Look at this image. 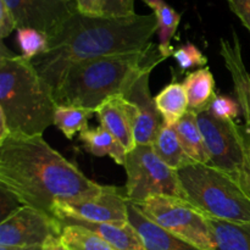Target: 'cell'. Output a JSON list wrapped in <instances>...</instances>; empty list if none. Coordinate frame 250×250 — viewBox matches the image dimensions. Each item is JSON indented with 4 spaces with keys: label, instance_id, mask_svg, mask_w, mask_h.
<instances>
[{
    "label": "cell",
    "instance_id": "29",
    "mask_svg": "<svg viewBox=\"0 0 250 250\" xmlns=\"http://www.w3.org/2000/svg\"><path fill=\"white\" fill-rule=\"evenodd\" d=\"M242 132H243L244 158L243 165H242L241 172H239L237 180L239 181L244 190L250 195V121H246V124L242 126Z\"/></svg>",
    "mask_w": 250,
    "mask_h": 250
},
{
    "label": "cell",
    "instance_id": "10",
    "mask_svg": "<svg viewBox=\"0 0 250 250\" xmlns=\"http://www.w3.org/2000/svg\"><path fill=\"white\" fill-rule=\"evenodd\" d=\"M53 215L58 220L68 217L97 224H126L128 222V199L122 188L104 186L92 197L60 203L54 208Z\"/></svg>",
    "mask_w": 250,
    "mask_h": 250
},
{
    "label": "cell",
    "instance_id": "13",
    "mask_svg": "<svg viewBox=\"0 0 250 250\" xmlns=\"http://www.w3.org/2000/svg\"><path fill=\"white\" fill-rule=\"evenodd\" d=\"M233 39L220 41V54L224 59V63L229 72L233 82L236 99L241 106L246 121H250V73L243 60L242 45L238 36L233 31Z\"/></svg>",
    "mask_w": 250,
    "mask_h": 250
},
{
    "label": "cell",
    "instance_id": "35",
    "mask_svg": "<svg viewBox=\"0 0 250 250\" xmlns=\"http://www.w3.org/2000/svg\"><path fill=\"white\" fill-rule=\"evenodd\" d=\"M43 250H68L61 243V241L59 238H51L45 246L43 247Z\"/></svg>",
    "mask_w": 250,
    "mask_h": 250
},
{
    "label": "cell",
    "instance_id": "22",
    "mask_svg": "<svg viewBox=\"0 0 250 250\" xmlns=\"http://www.w3.org/2000/svg\"><path fill=\"white\" fill-rule=\"evenodd\" d=\"M142 1L146 2V5H148L153 10V14L158 20V48L161 55L165 59L170 58L173 53L171 41L180 26L181 14L176 11L172 6H170L165 0H142Z\"/></svg>",
    "mask_w": 250,
    "mask_h": 250
},
{
    "label": "cell",
    "instance_id": "27",
    "mask_svg": "<svg viewBox=\"0 0 250 250\" xmlns=\"http://www.w3.org/2000/svg\"><path fill=\"white\" fill-rule=\"evenodd\" d=\"M172 58L175 59L182 72H186V71L190 70L193 67L202 68L208 62L207 56L193 43H186L173 49Z\"/></svg>",
    "mask_w": 250,
    "mask_h": 250
},
{
    "label": "cell",
    "instance_id": "25",
    "mask_svg": "<svg viewBox=\"0 0 250 250\" xmlns=\"http://www.w3.org/2000/svg\"><path fill=\"white\" fill-rule=\"evenodd\" d=\"M95 114V110L80 106L58 105L54 116V126L62 132L67 139H72L76 133L88 128V121Z\"/></svg>",
    "mask_w": 250,
    "mask_h": 250
},
{
    "label": "cell",
    "instance_id": "7",
    "mask_svg": "<svg viewBox=\"0 0 250 250\" xmlns=\"http://www.w3.org/2000/svg\"><path fill=\"white\" fill-rule=\"evenodd\" d=\"M127 175L126 197L138 204L151 195H173L183 198L177 171L166 165L153 146L137 144L126 155L124 164Z\"/></svg>",
    "mask_w": 250,
    "mask_h": 250
},
{
    "label": "cell",
    "instance_id": "21",
    "mask_svg": "<svg viewBox=\"0 0 250 250\" xmlns=\"http://www.w3.org/2000/svg\"><path fill=\"white\" fill-rule=\"evenodd\" d=\"M151 146L156 155L166 165L176 171L193 163L183 150L176 127L173 126H167L165 124L161 125L160 129L151 143Z\"/></svg>",
    "mask_w": 250,
    "mask_h": 250
},
{
    "label": "cell",
    "instance_id": "5",
    "mask_svg": "<svg viewBox=\"0 0 250 250\" xmlns=\"http://www.w3.org/2000/svg\"><path fill=\"white\" fill-rule=\"evenodd\" d=\"M183 198L205 215L231 222H250V195L234 176L207 164L177 171Z\"/></svg>",
    "mask_w": 250,
    "mask_h": 250
},
{
    "label": "cell",
    "instance_id": "12",
    "mask_svg": "<svg viewBox=\"0 0 250 250\" xmlns=\"http://www.w3.org/2000/svg\"><path fill=\"white\" fill-rule=\"evenodd\" d=\"M150 72H146L127 89L122 97L128 103L133 121L136 144L151 146L156 133L164 124L149 87Z\"/></svg>",
    "mask_w": 250,
    "mask_h": 250
},
{
    "label": "cell",
    "instance_id": "37",
    "mask_svg": "<svg viewBox=\"0 0 250 250\" xmlns=\"http://www.w3.org/2000/svg\"><path fill=\"white\" fill-rule=\"evenodd\" d=\"M71 1H72V0H71Z\"/></svg>",
    "mask_w": 250,
    "mask_h": 250
},
{
    "label": "cell",
    "instance_id": "33",
    "mask_svg": "<svg viewBox=\"0 0 250 250\" xmlns=\"http://www.w3.org/2000/svg\"><path fill=\"white\" fill-rule=\"evenodd\" d=\"M229 9L250 32V0H227Z\"/></svg>",
    "mask_w": 250,
    "mask_h": 250
},
{
    "label": "cell",
    "instance_id": "28",
    "mask_svg": "<svg viewBox=\"0 0 250 250\" xmlns=\"http://www.w3.org/2000/svg\"><path fill=\"white\" fill-rule=\"evenodd\" d=\"M209 111L216 119L225 121H234L239 116L241 106L238 102L227 95H217L214 98L209 107Z\"/></svg>",
    "mask_w": 250,
    "mask_h": 250
},
{
    "label": "cell",
    "instance_id": "6",
    "mask_svg": "<svg viewBox=\"0 0 250 250\" xmlns=\"http://www.w3.org/2000/svg\"><path fill=\"white\" fill-rule=\"evenodd\" d=\"M134 205L144 216L178 238L200 250H215L207 215L185 198L151 195Z\"/></svg>",
    "mask_w": 250,
    "mask_h": 250
},
{
    "label": "cell",
    "instance_id": "36",
    "mask_svg": "<svg viewBox=\"0 0 250 250\" xmlns=\"http://www.w3.org/2000/svg\"><path fill=\"white\" fill-rule=\"evenodd\" d=\"M0 250H43V248H10V247L0 246Z\"/></svg>",
    "mask_w": 250,
    "mask_h": 250
},
{
    "label": "cell",
    "instance_id": "26",
    "mask_svg": "<svg viewBox=\"0 0 250 250\" xmlns=\"http://www.w3.org/2000/svg\"><path fill=\"white\" fill-rule=\"evenodd\" d=\"M16 32L17 44L26 60L32 61L48 50L49 38L42 32L33 28H19Z\"/></svg>",
    "mask_w": 250,
    "mask_h": 250
},
{
    "label": "cell",
    "instance_id": "19",
    "mask_svg": "<svg viewBox=\"0 0 250 250\" xmlns=\"http://www.w3.org/2000/svg\"><path fill=\"white\" fill-rule=\"evenodd\" d=\"M186 93L188 97L189 110L202 112L209 110L210 104L216 97L215 78L209 67H202L188 73L183 80Z\"/></svg>",
    "mask_w": 250,
    "mask_h": 250
},
{
    "label": "cell",
    "instance_id": "14",
    "mask_svg": "<svg viewBox=\"0 0 250 250\" xmlns=\"http://www.w3.org/2000/svg\"><path fill=\"white\" fill-rule=\"evenodd\" d=\"M95 114L99 117L100 125L124 146L127 153L137 146L131 110L122 94L105 100L95 109Z\"/></svg>",
    "mask_w": 250,
    "mask_h": 250
},
{
    "label": "cell",
    "instance_id": "17",
    "mask_svg": "<svg viewBox=\"0 0 250 250\" xmlns=\"http://www.w3.org/2000/svg\"><path fill=\"white\" fill-rule=\"evenodd\" d=\"M154 102L163 122L167 126H177L189 110L185 85L177 81H172L166 84L156 97H154Z\"/></svg>",
    "mask_w": 250,
    "mask_h": 250
},
{
    "label": "cell",
    "instance_id": "15",
    "mask_svg": "<svg viewBox=\"0 0 250 250\" xmlns=\"http://www.w3.org/2000/svg\"><path fill=\"white\" fill-rule=\"evenodd\" d=\"M128 221L141 236L146 250H200L149 220L129 202Z\"/></svg>",
    "mask_w": 250,
    "mask_h": 250
},
{
    "label": "cell",
    "instance_id": "1",
    "mask_svg": "<svg viewBox=\"0 0 250 250\" xmlns=\"http://www.w3.org/2000/svg\"><path fill=\"white\" fill-rule=\"evenodd\" d=\"M0 186L24 207L50 215L60 203L92 197L104 187L51 148L43 136H9L0 143Z\"/></svg>",
    "mask_w": 250,
    "mask_h": 250
},
{
    "label": "cell",
    "instance_id": "34",
    "mask_svg": "<svg viewBox=\"0 0 250 250\" xmlns=\"http://www.w3.org/2000/svg\"><path fill=\"white\" fill-rule=\"evenodd\" d=\"M78 12L87 16H102L103 0H75Z\"/></svg>",
    "mask_w": 250,
    "mask_h": 250
},
{
    "label": "cell",
    "instance_id": "31",
    "mask_svg": "<svg viewBox=\"0 0 250 250\" xmlns=\"http://www.w3.org/2000/svg\"><path fill=\"white\" fill-rule=\"evenodd\" d=\"M21 207H23V205L20 203V200L6 188L0 186V219H1V221L11 216Z\"/></svg>",
    "mask_w": 250,
    "mask_h": 250
},
{
    "label": "cell",
    "instance_id": "4",
    "mask_svg": "<svg viewBox=\"0 0 250 250\" xmlns=\"http://www.w3.org/2000/svg\"><path fill=\"white\" fill-rule=\"evenodd\" d=\"M56 106L53 88L41 77L32 61L1 43L0 112L6 119L10 136H43L54 125Z\"/></svg>",
    "mask_w": 250,
    "mask_h": 250
},
{
    "label": "cell",
    "instance_id": "16",
    "mask_svg": "<svg viewBox=\"0 0 250 250\" xmlns=\"http://www.w3.org/2000/svg\"><path fill=\"white\" fill-rule=\"evenodd\" d=\"M59 221L62 226L80 225L85 229H92L116 250H146L141 236L136 231V229L129 224V221L126 224H112V222L97 224V222L82 221V220L68 219V217L59 220Z\"/></svg>",
    "mask_w": 250,
    "mask_h": 250
},
{
    "label": "cell",
    "instance_id": "9",
    "mask_svg": "<svg viewBox=\"0 0 250 250\" xmlns=\"http://www.w3.org/2000/svg\"><path fill=\"white\" fill-rule=\"evenodd\" d=\"M62 225L53 215L31 207H21L0 222V246L10 248H43L59 238Z\"/></svg>",
    "mask_w": 250,
    "mask_h": 250
},
{
    "label": "cell",
    "instance_id": "8",
    "mask_svg": "<svg viewBox=\"0 0 250 250\" xmlns=\"http://www.w3.org/2000/svg\"><path fill=\"white\" fill-rule=\"evenodd\" d=\"M197 120L209 156L208 165L238 178L244 158L241 125L216 119L209 110L198 112Z\"/></svg>",
    "mask_w": 250,
    "mask_h": 250
},
{
    "label": "cell",
    "instance_id": "24",
    "mask_svg": "<svg viewBox=\"0 0 250 250\" xmlns=\"http://www.w3.org/2000/svg\"><path fill=\"white\" fill-rule=\"evenodd\" d=\"M59 239L68 250H116L99 234L80 225L62 226Z\"/></svg>",
    "mask_w": 250,
    "mask_h": 250
},
{
    "label": "cell",
    "instance_id": "32",
    "mask_svg": "<svg viewBox=\"0 0 250 250\" xmlns=\"http://www.w3.org/2000/svg\"><path fill=\"white\" fill-rule=\"evenodd\" d=\"M17 29L16 21L4 0H0V38L5 39Z\"/></svg>",
    "mask_w": 250,
    "mask_h": 250
},
{
    "label": "cell",
    "instance_id": "18",
    "mask_svg": "<svg viewBox=\"0 0 250 250\" xmlns=\"http://www.w3.org/2000/svg\"><path fill=\"white\" fill-rule=\"evenodd\" d=\"M215 250H250V222H231L208 216Z\"/></svg>",
    "mask_w": 250,
    "mask_h": 250
},
{
    "label": "cell",
    "instance_id": "2",
    "mask_svg": "<svg viewBox=\"0 0 250 250\" xmlns=\"http://www.w3.org/2000/svg\"><path fill=\"white\" fill-rule=\"evenodd\" d=\"M158 31L154 14L105 17L76 11L49 39L48 50L33 59L32 63L54 92L73 63L146 51L154 45L151 38Z\"/></svg>",
    "mask_w": 250,
    "mask_h": 250
},
{
    "label": "cell",
    "instance_id": "30",
    "mask_svg": "<svg viewBox=\"0 0 250 250\" xmlns=\"http://www.w3.org/2000/svg\"><path fill=\"white\" fill-rule=\"evenodd\" d=\"M136 15L134 0H103L102 16L128 17Z\"/></svg>",
    "mask_w": 250,
    "mask_h": 250
},
{
    "label": "cell",
    "instance_id": "20",
    "mask_svg": "<svg viewBox=\"0 0 250 250\" xmlns=\"http://www.w3.org/2000/svg\"><path fill=\"white\" fill-rule=\"evenodd\" d=\"M80 139L83 143V148L92 155L98 158L110 156L115 163L124 166L127 150L102 125L95 128H87L81 132Z\"/></svg>",
    "mask_w": 250,
    "mask_h": 250
},
{
    "label": "cell",
    "instance_id": "23",
    "mask_svg": "<svg viewBox=\"0 0 250 250\" xmlns=\"http://www.w3.org/2000/svg\"><path fill=\"white\" fill-rule=\"evenodd\" d=\"M178 138L182 148L188 158L197 164H209L204 138L199 128L197 120V112L188 110L187 114L176 126Z\"/></svg>",
    "mask_w": 250,
    "mask_h": 250
},
{
    "label": "cell",
    "instance_id": "3",
    "mask_svg": "<svg viewBox=\"0 0 250 250\" xmlns=\"http://www.w3.org/2000/svg\"><path fill=\"white\" fill-rule=\"evenodd\" d=\"M166 60L158 46L142 53L104 56L73 63L54 90L61 106L95 110L105 100L127 92L143 73Z\"/></svg>",
    "mask_w": 250,
    "mask_h": 250
},
{
    "label": "cell",
    "instance_id": "11",
    "mask_svg": "<svg viewBox=\"0 0 250 250\" xmlns=\"http://www.w3.org/2000/svg\"><path fill=\"white\" fill-rule=\"evenodd\" d=\"M19 28H33L53 38L77 10L75 0H4ZM16 29V31H17Z\"/></svg>",
    "mask_w": 250,
    "mask_h": 250
}]
</instances>
